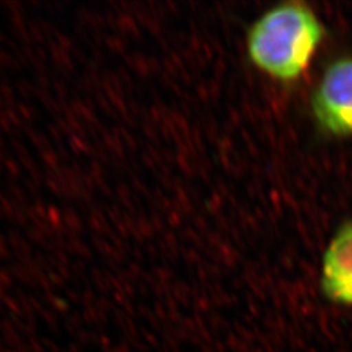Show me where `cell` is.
<instances>
[{"instance_id": "obj_3", "label": "cell", "mask_w": 352, "mask_h": 352, "mask_svg": "<svg viewBox=\"0 0 352 352\" xmlns=\"http://www.w3.org/2000/svg\"><path fill=\"white\" fill-rule=\"evenodd\" d=\"M321 289L330 302L352 305V221L344 222L322 258Z\"/></svg>"}, {"instance_id": "obj_2", "label": "cell", "mask_w": 352, "mask_h": 352, "mask_svg": "<svg viewBox=\"0 0 352 352\" xmlns=\"http://www.w3.org/2000/svg\"><path fill=\"white\" fill-rule=\"evenodd\" d=\"M318 126L333 136L352 135V58L329 65L311 101Z\"/></svg>"}, {"instance_id": "obj_1", "label": "cell", "mask_w": 352, "mask_h": 352, "mask_svg": "<svg viewBox=\"0 0 352 352\" xmlns=\"http://www.w3.org/2000/svg\"><path fill=\"white\" fill-rule=\"evenodd\" d=\"M324 37L315 12L304 3L289 1L265 12L248 30L252 64L280 82H294L305 72Z\"/></svg>"}]
</instances>
